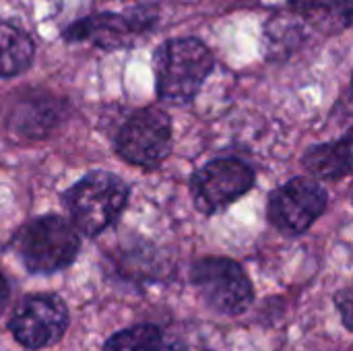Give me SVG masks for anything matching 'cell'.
<instances>
[{
  "instance_id": "cell-8",
  "label": "cell",
  "mask_w": 353,
  "mask_h": 351,
  "mask_svg": "<svg viewBox=\"0 0 353 351\" xmlns=\"http://www.w3.org/2000/svg\"><path fill=\"white\" fill-rule=\"evenodd\" d=\"M327 192L310 178H294L271 192L267 217L288 236H300L325 213Z\"/></svg>"
},
{
  "instance_id": "cell-5",
  "label": "cell",
  "mask_w": 353,
  "mask_h": 351,
  "mask_svg": "<svg viewBox=\"0 0 353 351\" xmlns=\"http://www.w3.org/2000/svg\"><path fill=\"white\" fill-rule=\"evenodd\" d=\"M116 149L122 159L141 168L159 166L172 151V122L157 108L134 112L116 137Z\"/></svg>"
},
{
  "instance_id": "cell-4",
  "label": "cell",
  "mask_w": 353,
  "mask_h": 351,
  "mask_svg": "<svg viewBox=\"0 0 353 351\" xmlns=\"http://www.w3.org/2000/svg\"><path fill=\"white\" fill-rule=\"evenodd\" d=\"M190 279L205 304L223 317L244 314L254 300L248 275L232 259H201L194 263Z\"/></svg>"
},
{
  "instance_id": "cell-13",
  "label": "cell",
  "mask_w": 353,
  "mask_h": 351,
  "mask_svg": "<svg viewBox=\"0 0 353 351\" xmlns=\"http://www.w3.org/2000/svg\"><path fill=\"white\" fill-rule=\"evenodd\" d=\"M302 43V25L292 17H275L265 31V56L283 60Z\"/></svg>"
},
{
  "instance_id": "cell-9",
  "label": "cell",
  "mask_w": 353,
  "mask_h": 351,
  "mask_svg": "<svg viewBox=\"0 0 353 351\" xmlns=\"http://www.w3.org/2000/svg\"><path fill=\"white\" fill-rule=\"evenodd\" d=\"M153 21L155 12L151 8H134L130 14L101 12L72 23L64 29V39L89 41L103 50H120L128 48L139 33L153 25Z\"/></svg>"
},
{
  "instance_id": "cell-3",
  "label": "cell",
  "mask_w": 353,
  "mask_h": 351,
  "mask_svg": "<svg viewBox=\"0 0 353 351\" xmlns=\"http://www.w3.org/2000/svg\"><path fill=\"white\" fill-rule=\"evenodd\" d=\"M128 201V184L110 172L95 170L83 176L64 194L70 221L77 232L95 238L122 213Z\"/></svg>"
},
{
  "instance_id": "cell-7",
  "label": "cell",
  "mask_w": 353,
  "mask_h": 351,
  "mask_svg": "<svg viewBox=\"0 0 353 351\" xmlns=\"http://www.w3.org/2000/svg\"><path fill=\"white\" fill-rule=\"evenodd\" d=\"M254 170L240 159H213L192 176L194 205L201 213L213 215L244 197L254 186Z\"/></svg>"
},
{
  "instance_id": "cell-2",
  "label": "cell",
  "mask_w": 353,
  "mask_h": 351,
  "mask_svg": "<svg viewBox=\"0 0 353 351\" xmlns=\"http://www.w3.org/2000/svg\"><path fill=\"white\" fill-rule=\"evenodd\" d=\"M12 248L29 273L52 275L74 263L81 250L77 228L58 215L29 221L14 236Z\"/></svg>"
},
{
  "instance_id": "cell-1",
  "label": "cell",
  "mask_w": 353,
  "mask_h": 351,
  "mask_svg": "<svg viewBox=\"0 0 353 351\" xmlns=\"http://www.w3.org/2000/svg\"><path fill=\"white\" fill-rule=\"evenodd\" d=\"M213 64V54L201 39L178 37L165 41L153 58L159 99L174 106L190 103L211 74Z\"/></svg>"
},
{
  "instance_id": "cell-12",
  "label": "cell",
  "mask_w": 353,
  "mask_h": 351,
  "mask_svg": "<svg viewBox=\"0 0 353 351\" xmlns=\"http://www.w3.org/2000/svg\"><path fill=\"white\" fill-rule=\"evenodd\" d=\"M33 41L17 25L0 19V77H14L29 68Z\"/></svg>"
},
{
  "instance_id": "cell-16",
  "label": "cell",
  "mask_w": 353,
  "mask_h": 351,
  "mask_svg": "<svg viewBox=\"0 0 353 351\" xmlns=\"http://www.w3.org/2000/svg\"><path fill=\"white\" fill-rule=\"evenodd\" d=\"M8 298H10V285H8L6 277L0 273V314L6 308V304H8Z\"/></svg>"
},
{
  "instance_id": "cell-11",
  "label": "cell",
  "mask_w": 353,
  "mask_h": 351,
  "mask_svg": "<svg viewBox=\"0 0 353 351\" xmlns=\"http://www.w3.org/2000/svg\"><path fill=\"white\" fill-rule=\"evenodd\" d=\"M103 351H188L186 345L157 325H134L112 335Z\"/></svg>"
},
{
  "instance_id": "cell-10",
  "label": "cell",
  "mask_w": 353,
  "mask_h": 351,
  "mask_svg": "<svg viewBox=\"0 0 353 351\" xmlns=\"http://www.w3.org/2000/svg\"><path fill=\"white\" fill-rule=\"evenodd\" d=\"M352 132L339 141L310 147L302 163L319 180H339L352 172Z\"/></svg>"
},
{
  "instance_id": "cell-15",
  "label": "cell",
  "mask_w": 353,
  "mask_h": 351,
  "mask_svg": "<svg viewBox=\"0 0 353 351\" xmlns=\"http://www.w3.org/2000/svg\"><path fill=\"white\" fill-rule=\"evenodd\" d=\"M335 304H337V308H339V312H341V319H343L345 329L350 331V329H352V290H350V288L341 290V292L335 296Z\"/></svg>"
},
{
  "instance_id": "cell-14",
  "label": "cell",
  "mask_w": 353,
  "mask_h": 351,
  "mask_svg": "<svg viewBox=\"0 0 353 351\" xmlns=\"http://www.w3.org/2000/svg\"><path fill=\"white\" fill-rule=\"evenodd\" d=\"M292 6L316 23L331 21L337 29L347 27L352 19V0H292Z\"/></svg>"
},
{
  "instance_id": "cell-6",
  "label": "cell",
  "mask_w": 353,
  "mask_h": 351,
  "mask_svg": "<svg viewBox=\"0 0 353 351\" xmlns=\"http://www.w3.org/2000/svg\"><path fill=\"white\" fill-rule=\"evenodd\" d=\"M68 329V308L56 294L27 296L10 319V333L25 350H46Z\"/></svg>"
}]
</instances>
